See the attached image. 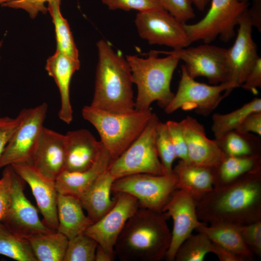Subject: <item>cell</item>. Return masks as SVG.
<instances>
[{"mask_svg": "<svg viewBox=\"0 0 261 261\" xmlns=\"http://www.w3.org/2000/svg\"><path fill=\"white\" fill-rule=\"evenodd\" d=\"M47 109V104L44 102L20 112L18 125L0 157V169L13 164L32 165Z\"/></svg>", "mask_w": 261, "mask_h": 261, "instance_id": "obj_8", "label": "cell"}, {"mask_svg": "<svg viewBox=\"0 0 261 261\" xmlns=\"http://www.w3.org/2000/svg\"><path fill=\"white\" fill-rule=\"evenodd\" d=\"M236 130L243 132H252L261 136V112L250 113L244 119Z\"/></svg>", "mask_w": 261, "mask_h": 261, "instance_id": "obj_44", "label": "cell"}, {"mask_svg": "<svg viewBox=\"0 0 261 261\" xmlns=\"http://www.w3.org/2000/svg\"><path fill=\"white\" fill-rule=\"evenodd\" d=\"M113 259L99 245H98L95 255V261H112Z\"/></svg>", "mask_w": 261, "mask_h": 261, "instance_id": "obj_47", "label": "cell"}, {"mask_svg": "<svg viewBox=\"0 0 261 261\" xmlns=\"http://www.w3.org/2000/svg\"><path fill=\"white\" fill-rule=\"evenodd\" d=\"M177 179V188L198 201L214 188L211 169L180 160L173 169Z\"/></svg>", "mask_w": 261, "mask_h": 261, "instance_id": "obj_24", "label": "cell"}, {"mask_svg": "<svg viewBox=\"0 0 261 261\" xmlns=\"http://www.w3.org/2000/svg\"><path fill=\"white\" fill-rule=\"evenodd\" d=\"M212 243L204 234H191L180 245L175 254L176 261H203L212 252Z\"/></svg>", "mask_w": 261, "mask_h": 261, "instance_id": "obj_33", "label": "cell"}, {"mask_svg": "<svg viewBox=\"0 0 261 261\" xmlns=\"http://www.w3.org/2000/svg\"><path fill=\"white\" fill-rule=\"evenodd\" d=\"M261 112V99L255 98L240 108L225 114L216 113L212 116V131L215 140L238 129L250 113Z\"/></svg>", "mask_w": 261, "mask_h": 261, "instance_id": "obj_29", "label": "cell"}, {"mask_svg": "<svg viewBox=\"0 0 261 261\" xmlns=\"http://www.w3.org/2000/svg\"><path fill=\"white\" fill-rule=\"evenodd\" d=\"M235 42L227 51L228 76L226 82L231 89L241 86L260 57L252 39V23L247 9L242 14Z\"/></svg>", "mask_w": 261, "mask_h": 261, "instance_id": "obj_15", "label": "cell"}, {"mask_svg": "<svg viewBox=\"0 0 261 261\" xmlns=\"http://www.w3.org/2000/svg\"><path fill=\"white\" fill-rule=\"evenodd\" d=\"M216 141L226 156H248L260 154L259 136L249 132L234 130Z\"/></svg>", "mask_w": 261, "mask_h": 261, "instance_id": "obj_30", "label": "cell"}, {"mask_svg": "<svg viewBox=\"0 0 261 261\" xmlns=\"http://www.w3.org/2000/svg\"><path fill=\"white\" fill-rule=\"evenodd\" d=\"M148 54L146 58L132 55L126 57L133 82L137 86L135 109L138 110L150 109L154 102H157L164 109L174 95L171 90L170 85L180 60L172 55L159 58L158 54L153 51Z\"/></svg>", "mask_w": 261, "mask_h": 261, "instance_id": "obj_4", "label": "cell"}, {"mask_svg": "<svg viewBox=\"0 0 261 261\" xmlns=\"http://www.w3.org/2000/svg\"><path fill=\"white\" fill-rule=\"evenodd\" d=\"M98 52L92 106L114 113L135 109L131 72L126 59L104 40L97 43Z\"/></svg>", "mask_w": 261, "mask_h": 261, "instance_id": "obj_3", "label": "cell"}, {"mask_svg": "<svg viewBox=\"0 0 261 261\" xmlns=\"http://www.w3.org/2000/svg\"><path fill=\"white\" fill-rule=\"evenodd\" d=\"M2 41H0V48L2 46Z\"/></svg>", "mask_w": 261, "mask_h": 261, "instance_id": "obj_51", "label": "cell"}, {"mask_svg": "<svg viewBox=\"0 0 261 261\" xmlns=\"http://www.w3.org/2000/svg\"><path fill=\"white\" fill-rule=\"evenodd\" d=\"M19 120V115L15 118L0 117V157L16 130Z\"/></svg>", "mask_w": 261, "mask_h": 261, "instance_id": "obj_42", "label": "cell"}, {"mask_svg": "<svg viewBox=\"0 0 261 261\" xmlns=\"http://www.w3.org/2000/svg\"><path fill=\"white\" fill-rule=\"evenodd\" d=\"M98 244L85 232L69 239L63 261H94Z\"/></svg>", "mask_w": 261, "mask_h": 261, "instance_id": "obj_34", "label": "cell"}, {"mask_svg": "<svg viewBox=\"0 0 261 261\" xmlns=\"http://www.w3.org/2000/svg\"><path fill=\"white\" fill-rule=\"evenodd\" d=\"M165 124L176 158L189 162L188 149L181 121L169 120Z\"/></svg>", "mask_w": 261, "mask_h": 261, "instance_id": "obj_38", "label": "cell"}, {"mask_svg": "<svg viewBox=\"0 0 261 261\" xmlns=\"http://www.w3.org/2000/svg\"><path fill=\"white\" fill-rule=\"evenodd\" d=\"M159 122L158 116L153 113L140 135L112 161L108 171L115 180L138 174H167L159 158L156 145L157 128Z\"/></svg>", "mask_w": 261, "mask_h": 261, "instance_id": "obj_6", "label": "cell"}, {"mask_svg": "<svg viewBox=\"0 0 261 261\" xmlns=\"http://www.w3.org/2000/svg\"><path fill=\"white\" fill-rule=\"evenodd\" d=\"M261 169V154L248 156H226L212 169L214 187L228 185L244 175Z\"/></svg>", "mask_w": 261, "mask_h": 261, "instance_id": "obj_27", "label": "cell"}, {"mask_svg": "<svg viewBox=\"0 0 261 261\" xmlns=\"http://www.w3.org/2000/svg\"><path fill=\"white\" fill-rule=\"evenodd\" d=\"M205 235L211 242L244 258L252 261L254 254L244 243L235 225L218 223L207 226L204 222L196 229Z\"/></svg>", "mask_w": 261, "mask_h": 261, "instance_id": "obj_26", "label": "cell"}, {"mask_svg": "<svg viewBox=\"0 0 261 261\" xmlns=\"http://www.w3.org/2000/svg\"><path fill=\"white\" fill-rule=\"evenodd\" d=\"M112 160L109 152L103 145L95 162L88 169L80 172L63 171L61 173L55 180L58 192L80 199L98 177L108 170Z\"/></svg>", "mask_w": 261, "mask_h": 261, "instance_id": "obj_22", "label": "cell"}, {"mask_svg": "<svg viewBox=\"0 0 261 261\" xmlns=\"http://www.w3.org/2000/svg\"><path fill=\"white\" fill-rule=\"evenodd\" d=\"M65 146L64 171L80 172L94 164L103 145L88 130L82 129L67 132Z\"/></svg>", "mask_w": 261, "mask_h": 261, "instance_id": "obj_20", "label": "cell"}, {"mask_svg": "<svg viewBox=\"0 0 261 261\" xmlns=\"http://www.w3.org/2000/svg\"><path fill=\"white\" fill-rule=\"evenodd\" d=\"M28 239L38 261H63L69 240L63 234L56 230Z\"/></svg>", "mask_w": 261, "mask_h": 261, "instance_id": "obj_28", "label": "cell"}, {"mask_svg": "<svg viewBox=\"0 0 261 261\" xmlns=\"http://www.w3.org/2000/svg\"><path fill=\"white\" fill-rule=\"evenodd\" d=\"M232 91L226 82L212 86L195 81L182 65L177 90L170 103L164 109V111L171 114L179 109H194L197 113L207 116Z\"/></svg>", "mask_w": 261, "mask_h": 261, "instance_id": "obj_10", "label": "cell"}, {"mask_svg": "<svg viewBox=\"0 0 261 261\" xmlns=\"http://www.w3.org/2000/svg\"><path fill=\"white\" fill-rule=\"evenodd\" d=\"M193 5L200 11L204 10L210 0H193Z\"/></svg>", "mask_w": 261, "mask_h": 261, "instance_id": "obj_48", "label": "cell"}, {"mask_svg": "<svg viewBox=\"0 0 261 261\" xmlns=\"http://www.w3.org/2000/svg\"><path fill=\"white\" fill-rule=\"evenodd\" d=\"M12 0H0V4H2L4 3L11 1Z\"/></svg>", "mask_w": 261, "mask_h": 261, "instance_id": "obj_49", "label": "cell"}, {"mask_svg": "<svg viewBox=\"0 0 261 261\" xmlns=\"http://www.w3.org/2000/svg\"><path fill=\"white\" fill-rule=\"evenodd\" d=\"M115 179L108 170L101 174L88 190L79 199L87 217L95 222L113 206L115 199L111 197Z\"/></svg>", "mask_w": 261, "mask_h": 261, "instance_id": "obj_25", "label": "cell"}, {"mask_svg": "<svg viewBox=\"0 0 261 261\" xmlns=\"http://www.w3.org/2000/svg\"><path fill=\"white\" fill-rule=\"evenodd\" d=\"M156 145L159 158L166 173H172L173 164L176 156L166 124L160 121L157 128Z\"/></svg>", "mask_w": 261, "mask_h": 261, "instance_id": "obj_35", "label": "cell"}, {"mask_svg": "<svg viewBox=\"0 0 261 261\" xmlns=\"http://www.w3.org/2000/svg\"><path fill=\"white\" fill-rule=\"evenodd\" d=\"M112 208L84 232L93 238L114 259V247L128 220L139 208L137 199L125 193H116Z\"/></svg>", "mask_w": 261, "mask_h": 261, "instance_id": "obj_14", "label": "cell"}, {"mask_svg": "<svg viewBox=\"0 0 261 261\" xmlns=\"http://www.w3.org/2000/svg\"><path fill=\"white\" fill-rule=\"evenodd\" d=\"M181 123L189 162L211 170L217 167L226 155L216 141L207 137L204 126L195 118L187 116Z\"/></svg>", "mask_w": 261, "mask_h": 261, "instance_id": "obj_17", "label": "cell"}, {"mask_svg": "<svg viewBox=\"0 0 261 261\" xmlns=\"http://www.w3.org/2000/svg\"><path fill=\"white\" fill-rule=\"evenodd\" d=\"M177 182L174 172L162 175L135 174L115 180L112 191L129 194L137 199L140 207L162 213L172 194L177 189Z\"/></svg>", "mask_w": 261, "mask_h": 261, "instance_id": "obj_9", "label": "cell"}, {"mask_svg": "<svg viewBox=\"0 0 261 261\" xmlns=\"http://www.w3.org/2000/svg\"><path fill=\"white\" fill-rule=\"evenodd\" d=\"M153 51L157 54L172 55L183 60L188 73L194 79L204 77L215 85L227 81V49L225 48L205 44L171 51Z\"/></svg>", "mask_w": 261, "mask_h": 261, "instance_id": "obj_11", "label": "cell"}, {"mask_svg": "<svg viewBox=\"0 0 261 261\" xmlns=\"http://www.w3.org/2000/svg\"><path fill=\"white\" fill-rule=\"evenodd\" d=\"M13 171L12 166H6L0 179V229L10 203Z\"/></svg>", "mask_w": 261, "mask_h": 261, "instance_id": "obj_40", "label": "cell"}, {"mask_svg": "<svg viewBox=\"0 0 261 261\" xmlns=\"http://www.w3.org/2000/svg\"><path fill=\"white\" fill-rule=\"evenodd\" d=\"M253 5L247 11L252 21L253 26L259 31L261 29V0L253 1Z\"/></svg>", "mask_w": 261, "mask_h": 261, "instance_id": "obj_46", "label": "cell"}, {"mask_svg": "<svg viewBox=\"0 0 261 261\" xmlns=\"http://www.w3.org/2000/svg\"><path fill=\"white\" fill-rule=\"evenodd\" d=\"M239 0L240 1H246V2H248V1H250V0L254 1V0Z\"/></svg>", "mask_w": 261, "mask_h": 261, "instance_id": "obj_50", "label": "cell"}, {"mask_svg": "<svg viewBox=\"0 0 261 261\" xmlns=\"http://www.w3.org/2000/svg\"><path fill=\"white\" fill-rule=\"evenodd\" d=\"M102 2L112 10H135L139 12L164 9L159 0H102Z\"/></svg>", "mask_w": 261, "mask_h": 261, "instance_id": "obj_37", "label": "cell"}, {"mask_svg": "<svg viewBox=\"0 0 261 261\" xmlns=\"http://www.w3.org/2000/svg\"><path fill=\"white\" fill-rule=\"evenodd\" d=\"M200 220L244 225L261 220V169L213 188L196 202Z\"/></svg>", "mask_w": 261, "mask_h": 261, "instance_id": "obj_1", "label": "cell"}, {"mask_svg": "<svg viewBox=\"0 0 261 261\" xmlns=\"http://www.w3.org/2000/svg\"><path fill=\"white\" fill-rule=\"evenodd\" d=\"M79 60L68 57L58 50L48 58L45 69L53 77L60 96V108L58 117L67 124L72 120L73 111L70 98V84L73 74L80 69Z\"/></svg>", "mask_w": 261, "mask_h": 261, "instance_id": "obj_21", "label": "cell"}, {"mask_svg": "<svg viewBox=\"0 0 261 261\" xmlns=\"http://www.w3.org/2000/svg\"><path fill=\"white\" fill-rule=\"evenodd\" d=\"M162 6L183 23L194 18L193 0H159Z\"/></svg>", "mask_w": 261, "mask_h": 261, "instance_id": "obj_39", "label": "cell"}, {"mask_svg": "<svg viewBox=\"0 0 261 261\" xmlns=\"http://www.w3.org/2000/svg\"><path fill=\"white\" fill-rule=\"evenodd\" d=\"M19 176L29 186L38 207L43 217V222L48 228L57 230L58 191L55 180L39 173L31 165H11Z\"/></svg>", "mask_w": 261, "mask_h": 261, "instance_id": "obj_18", "label": "cell"}, {"mask_svg": "<svg viewBox=\"0 0 261 261\" xmlns=\"http://www.w3.org/2000/svg\"><path fill=\"white\" fill-rule=\"evenodd\" d=\"M247 248L258 257H261V220L253 223L235 225Z\"/></svg>", "mask_w": 261, "mask_h": 261, "instance_id": "obj_36", "label": "cell"}, {"mask_svg": "<svg viewBox=\"0 0 261 261\" xmlns=\"http://www.w3.org/2000/svg\"><path fill=\"white\" fill-rule=\"evenodd\" d=\"M166 216L139 207L127 221L114 247L122 261H160L165 258L171 240Z\"/></svg>", "mask_w": 261, "mask_h": 261, "instance_id": "obj_2", "label": "cell"}, {"mask_svg": "<svg viewBox=\"0 0 261 261\" xmlns=\"http://www.w3.org/2000/svg\"><path fill=\"white\" fill-rule=\"evenodd\" d=\"M65 160V135L44 127L33 154L32 166L56 180L64 170Z\"/></svg>", "mask_w": 261, "mask_h": 261, "instance_id": "obj_19", "label": "cell"}, {"mask_svg": "<svg viewBox=\"0 0 261 261\" xmlns=\"http://www.w3.org/2000/svg\"><path fill=\"white\" fill-rule=\"evenodd\" d=\"M244 89L256 93L261 87V58L259 57L247 74L241 86Z\"/></svg>", "mask_w": 261, "mask_h": 261, "instance_id": "obj_43", "label": "cell"}, {"mask_svg": "<svg viewBox=\"0 0 261 261\" xmlns=\"http://www.w3.org/2000/svg\"><path fill=\"white\" fill-rule=\"evenodd\" d=\"M212 252L215 254L220 261H246L241 257L212 242Z\"/></svg>", "mask_w": 261, "mask_h": 261, "instance_id": "obj_45", "label": "cell"}, {"mask_svg": "<svg viewBox=\"0 0 261 261\" xmlns=\"http://www.w3.org/2000/svg\"><path fill=\"white\" fill-rule=\"evenodd\" d=\"M80 199L75 196L58 193L57 231L70 239L82 233L93 221L85 215Z\"/></svg>", "mask_w": 261, "mask_h": 261, "instance_id": "obj_23", "label": "cell"}, {"mask_svg": "<svg viewBox=\"0 0 261 261\" xmlns=\"http://www.w3.org/2000/svg\"><path fill=\"white\" fill-rule=\"evenodd\" d=\"M0 254L18 261H38L28 239L0 229Z\"/></svg>", "mask_w": 261, "mask_h": 261, "instance_id": "obj_32", "label": "cell"}, {"mask_svg": "<svg viewBox=\"0 0 261 261\" xmlns=\"http://www.w3.org/2000/svg\"><path fill=\"white\" fill-rule=\"evenodd\" d=\"M248 5V2L239 0H211L208 11L201 20L185 24L191 43L202 40L210 44L218 36L223 42H229L234 36L235 27Z\"/></svg>", "mask_w": 261, "mask_h": 261, "instance_id": "obj_7", "label": "cell"}, {"mask_svg": "<svg viewBox=\"0 0 261 261\" xmlns=\"http://www.w3.org/2000/svg\"><path fill=\"white\" fill-rule=\"evenodd\" d=\"M49 0H12L1 4L3 7L21 9L27 11L31 18H34L41 12L46 14L47 8L44 3Z\"/></svg>", "mask_w": 261, "mask_h": 261, "instance_id": "obj_41", "label": "cell"}, {"mask_svg": "<svg viewBox=\"0 0 261 261\" xmlns=\"http://www.w3.org/2000/svg\"><path fill=\"white\" fill-rule=\"evenodd\" d=\"M61 0H49L47 7L55 26L56 50L74 59L79 60L78 51L69 24L60 12Z\"/></svg>", "mask_w": 261, "mask_h": 261, "instance_id": "obj_31", "label": "cell"}, {"mask_svg": "<svg viewBox=\"0 0 261 261\" xmlns=\"http://www.w3.org/2000/svg\"><path fill=\"white\" fill-rule=\"evenodd\" d=\"M24 181L14 170L10 203L1 224L11 232L26 239L56 231L48 228L40 219L37 210L24 194Z\"/></svg>", "mask_w": 261, "mask_h": 261, "instance_id": "obj_13", "label": "cell"}, {"mask_svg": "<svg viewBox=\"0 0 261 261\" xmlns=\"http://www.w3.org/2000/svg\"><path fill=\"white\" fill-rule=\"evenodd\" d=\"M163 212L173 221L171 243L165 257L167 261H173L180 245L203 222L199 221L198 218L195 201L188 193L179 189L172 194L163 209Z\"/></svg>", "mask_w": 261, "mask_h": 261, "instance_id": "obj_16", "label": "cell"}, {"mask_svg": "<svg viewBox=\"0 0 261 261\" xmlns=\"http://www.w3.org/2000/svg\"><path fill=\"white\" fill-rule=\"evenodd\" d=\"M153 113L150 108L146 110L134 109L122 114L114 113L90 105L85 106L82 110L83 117L97 130L100 141L109 152L113 160L140 135Z\"/></svg>", "mask_w": 261, "mask_h": 261, "instance_id": "obj_5", "label": "cell"}, {"mask_svg": "<svg viewBox=\"0 0 261 261\" xmlns=\"http://www.w3.org/2000/svg\"><path fill=\"white\" fill-rule=\"evenodd\" d=\"M134 23L140 37L150 44L176 49L188 47L191 44L185 24L164 9L139 12Z\"/></svg>", "mask_w": 261, "mask_h": 261, "instance_id": "obj_12", "label": "cell"}]
</instances>
